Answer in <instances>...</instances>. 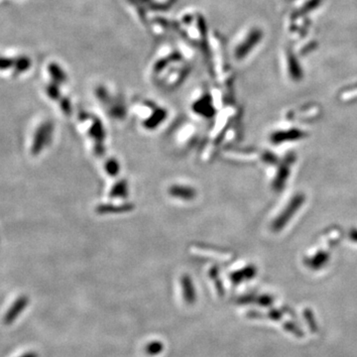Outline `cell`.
<instances>
[{
  "label": "cell",
  "instance_id": "obj_1",
  "mask_svg": "<svg viewBox=\"0 0 357 357\" xmlns=\"http://www.w3.org/2000/svg\"><path fill=\"white\" fill-rule=\"evenodd\" d=\"M52 129H53L52 128V125L49 124V123L43 124L38 129V131L36 132L34 141H33V146L31 148L32 154L36 155V154H38L42 150V148L46 144L47 139H49V137L52 134Z\"/></svg>",
  "mask_w": 357,
  "mask_h": 357
},
{
  "label": "cell",
  "instance_id": "obj_2",
  "mask_svg": "<svg viewBox=\"0 0 357 357\" xmlns=\"http://www.w3.org/2000/svg\"><path fill=\"white\" fill-rule=\"evenodd\" d=\"M28 303H29V300L26 296H22V297L18 298V299L15 301V303L11 306L9 311L6 313V315L4 317V324H6V325L12 324L17 319V317L25 310Z\"/></svg>",
  "mask_w": 357,
  "mask_h": 357
},
{
  "label": "cell",
  "instance_id": "obj_3",
  "mask_svg": "<svg viewBox=\"0 0 357 357\" xmlns=\"http://www.w3.org/2000/svg\"><path fill=\"white\" fill-rule=\"evenodd\" d=\"M260 38H261V31H259V30H254V31H252L250 34H249V36H248V38H247V40L245 41V42H243L240 46H239V48H237V51H236V58H242V57H244V55L245 54H247L252 48V46L254 45H256L258 42H259V40H260Z\"/></svg>",
  "mask_w": 357,
  "mask_h": 357
},
{
  "label": "cell",
  "instance_id": "obj_4",
  "mask_svg": "<svg viewBox=\"0 0 357 357\" xmlns=\"http://www.w3.org/2000/svg\"><path fill=\"white\" fill-rule=\"evenodd\" d=\"M183 288V296L187 304L192 305L196 302V291L192 280L188 276L182 277L181 280Z\"/></svg>",
  "mask_w": 357,
  "mask_h": 357
},
{
  "label": "cell",
  "instance_id": "obj_5",
  "mask_svg": "<svg viewBox=\"0 0 357 357\" xmlns=\"http://www.w3.org/2000/svg\"><path fill=\"white\" fill-rule=\"evenodd\" d=\"M163 343L160 342V341H153V342H150L147 346H146V352L147 354L149 355H158L160 354L162 351H163Z\"/></svg>",
  "mask_w": 357,
  "mask_h": 357
},
{
  "label": "cell",
  "instance_id": "obj_6",
  "mask_svg": "<svg viewBox=\"0 0 357 357\" xmlns=\"http://www.w3.org/2000/svg\"><path fill=\"white\" fill-rule=\"evenodd\" d=\"M20 357H38V354L35 353V352H28V353H25L23 354L22 356Z\"/></svg>",
  "mask_w": 357,
  "mask_h": 357
}]
</instances>
